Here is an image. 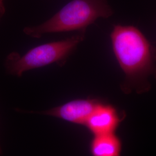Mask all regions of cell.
<instances>
[{"mask_svg":"<svg viewBox=\"0 0 156 156\" xmlns=\"http://www.w3.org/2000/svg\"><path fill=\"white\" fill-rule=\"evenodd\" d=\"M112 49L124 73L123 93L142 94L156 80V47L133 26L116 25L111 34Z\"/></svg>","mask_w":156,"mask_h":156,"instance_id":"6da1fadb","label":"cell"},{"mask_svg":"<svg viewBox=\"0 0 156 156\" xmlns=\"http://www.w3.org/2000/svg\"><path fill=\"white\" fill-rule=\"evenodd\" d=\"M113 13L108 0H73L45 22L26 27L23 32L39 38L46 34L86 30L98 19L108 18Z\"/></svg>","mask_w":156,"mask_h":156,"instance_id":"7a4b0ae2","label":"cell"},{"mask_svg":"<svg viewBox=\"0 0 156 156\" xmlns=\"http://www.w3.org/2000/svg\"><path fill=\"white\" fill-rule=\"evenodd\" d=\"M86 30L67 39L45 44L34 48L26 54L20 56L12 52L6 58V71L18 77L27 71L44 67L53 63L62 65L78 45L83 41Z\"/></svg>","mask_w":156,"mask_h":156,"instance_id":"3957f363","label":"cell"},{"mask_svg":"<svg viewBox=\"0 0 156 156\" xmlns=\"http://www.w3.org/2000/svg\"><path fill=\"white\" fill-rule=\"evenodd\" d=\"M100 102L94 99L75 100L44 113L69 122L85 124L90 115Z\"/></svg>","mask_w":156,"mask_h":156,"instance_id":"277c9868","label":"cell"},{"mask_svg":"<svg viewBox=\"0 0 156 156\" xmlns=\"http://www.w3.org/2000/svg\"><path fill=\"white\" fill-rule=\"evenodd\" d=\"M122 120L116 108L100 102L90 115L85 125L95 136L113 134Z\"/></svg>","mask_w":156,"mask_h":156,"instance_id":"5b68a950","label":"cell"},{"mask_svg":"<svg viewBox=\"0 0 156 156\" xmlns=\"http://www.w3.org/2000/svg\"><path fill=\"white\" fill-rule=\"evenodd\" d=\"M121 149V141L114 133L95 136L91 144L93 156H120Z\"/></svg>","mask_w":156,"mask_h":156,"instance_id":"8992f818","label":"cell"},{"mask_svg":"<svg viewBox=\"0 0 156 156\" xmlns=\"http://www.w3.org/2000/svg\"><path fill=\"white\" fill-rule=\"evenodd\" d=\"M5 12V8L4 4V0H0V20Z\"/></svg>","mask_w":156,"mask_h":156,"instance_id":"52a82bcc","label":"cell"}]
</instances>
